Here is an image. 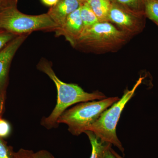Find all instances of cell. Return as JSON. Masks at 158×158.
I'll use <instances>...</instances> for the list:
<instances>
[{
	"label": "cell",
	"mask_w": 158,
	"mask_h": 158,
	"mask_svg": "<svg viewBox=\"0 0 158 158\" xmlns=\"http://www.w3.org/2000/svg\"><path fill=\"white\" fill-rule=\"evenodd\" d=\"M29 34L19 35L0 50V90L6 92L8 74L11 61Z\"/></svg>",
	"instance_id": "cell-7"
},
{
	"label": "cell",
	"mask_w": 158,
	"mask_h": 158,
	"mask_svg": "<svg viewBox=\"0 0 158 158\" xmlns=\"http://www.w3.org/2000/svg\"><path fill=\"white\" fill-rule=\"evenodd\" d=\"M37 68L53 81L57 91L56 106L49 116L44 117L41 120V124L47 129L58 127L57 122L59 117L72 105L106 98L105 94L99 91L88 93L78 85L62 81L54 72L51 64L45 60H41L38 63Z\"/></svg>",
	"instance_id": "cell-1"
},
{
	"label": "cell",
	"mask_w": 158,
	"mask_h": 158,
	"mask_svg": "<svg viewBox=\"0 0 158 158\" xmlns=\"http://www.w3.org/2000/svg\"><path fill=\"white\" fill-rule=\"evenodd\" d=\"M11 132V126L10 123L2 118H0V137L2 138H7Z\"/></svg>",
	"instance_id": "cell-17"
},
{
	"label": "cell",
	"mask_w": 158,
	"mask_h": 158,
	"mask_svg": "<svg viewBox=\"0 0 158 158\" xmlns=\"http://www.w3.org/2000/svg\"><path fill=\"white\" fill-rule=\"evenodd\" d=\"M15 153L13 148L0 137V158H16Z\"/></svg>",
	"instance_id": "cell-15"
},
{
	"label": "cell",
	"mask_w": 158,
	"mask_h": 158,
	"mask_svg": "<svg viewBox=\"0 0 158 158\" xmlns=\"http://www.w3.org/2000/svg\"><path fill=\"white\" fill-rule=\"evenodd\" d=\"M31 158H55L50 152L45 150H41L33 152Z\"/></svg>",
	"instance_id": "cell-18"
},
{
	"label": "cell",
	"mask_w": 158,
	"mask_h": 158,
	"mask_svg": "<svg viewBox=\"0 0 158 158\" xmlns=\"http://www.w3.org/2000/svg\"><path fill=\"white\" fill-rule=\"evenodd\" d=\"M144 4L146 16L158 25V1L144 0Z\"/></svg>",
	"instance_id": "cell-13"
},
{
	"label": "cell",
	"mask_w": 158,
	"mask_h": 158,
	"mask_svg": "<svg viewBox=\"0 0 158 158\" xmlns=\"http://www.w3.org/2000/svg\"><path fill=\"white\" fill-rule=\"evenodd\" d=\"M127 36L109 22H99L85 28L74 47L94 52H112L124 44Z\"/></svg>",
	"instance_id": "cell-4"
},
{
	"label": "cell",
	"mask_w": 158,
	"mask_h": 158,
	"mask_svg": "<svg viewBox=\"0 0 158 158\" xmlns=\"http://www.w3.org/2000/svg\"><path fill=\"white\" fill-rule=\"evenodd\" d=\"M59 0H41V2L46 6H53L56 5Z\"/></svg>",
	"instance_id": "cell-22"
},
{
	"label": "cell",
	"mask_w": 158,
	"mask_h": 158,
	"mask_svg": "<svg viewBox=\"0 0 158 158\" xmlns=\"http://www.w3.org/2000/svg\"><path fill=\"white\" fill-rule=\"evenodd\" d=\"M80 15L85 28L99 22L98 19L87 2L82 4L80 7Z\"/></svg>",
	"instance_id": "cell-11"
},
{
	"label": "cell",
	"mask_w": 158,
	"mask_h": 158,
	"mask_svg": "<svg viewBox=\"0 0 158 158\" xmlns=\"http://www.w3.org/2000/svg\"><path fill=\"white\" fill-rule=\"evenodd\" d=\"M87 3L99 22H109L108 15L112 6L110 0H88Z\"/></svg>",
	"instance_id": "cell-10"
},
{
	"label": "cell",
	"mask_w": 158,
	"mask_h": 158,
	"mask_svg": "<svg viewBox=\"0 0 158 158\" xmlns=\"http://www.w3.org/2000/svg\"><path fill=\"white\" fill-rule=\"evenodd\" d=\"M6 99V92L0 90V118L2 117L5 110V101Z\"/></svg>",
	"instance_id": "cell-21"
},
{
	"label": "cell",
	"mask_w": 158,
	"mask_h": 158,
	"mask_svg": "<svg viewBox=\"0 0 158 158\" xmlns=\"http://www.w3.org/2000/svg\"><path fill=\"white\" fill-rule=\"evenodd\" d=\"M79 2H80L81 3V4H84V3H85V2H87V1H88V0H78Z\"/></svg>",
	"instance_id": "cell-24"
},
{
	"label": "cell",
	"mask_w": 158,
	"mask_h": 158,
	"mask_svg": "<svg viewBox=\"0 0 158 158\" xmlns=\"http://www.w3.org/2000/svg\"><path fill=\"white\" fill-rule=\"evenodd\" d=\"M112 151L113 154H114V156L116 157V158H123V157H121V156H119L118 153H117L114 150L112 149Z\"/></svg>",
	"instance_id": "cell-23"
},
{
	"label": "cell",
	"mask_w": 158,
	"mask_h": 158,
	"mask_svg": "<svg viewBox=\"0 0 158 158\" xmlns=\"http://www.w3.org/2000/svg\"><path fill=\"white\" fill-rule=\"evenodd\" d=\"M34 152L30 150L20 148L16 152V158H31Z\"/></svg>",
	"instance_id": "cell-20"
},
{
	"label": "cell",
	"mask_w": 158,
	"mask_h": 158,
	"mask_svg": "<svg viewBox=\"0 0 158 158\" xmlns=\"http://www.w3.org/2000/svg\"><path fill=\"white\" fill-rule=\"evenodd\" d=\"M17 36L0 29V50Z\"/></svg>",
	"instance_id": "cell-16"
},
{
	"label": "cell",
	"mask_w": 158,
	"mask_h": 158,
	"mask_svg": "<svg viewBox=\"0 0 158 158\" xmlns=\"http://www.w3.org/2000/svg\"><path fill=\"white\" fill-rule=\"evenodd\" d=\"M81 5L78 0H59L55 6L51 7L48 14L59 27L69 15L78 9Z\"/></svg>",
	"instance_id": "cell-9"
},
{
	"label": "cell",
	"mask_w": 158,
	"mask_h": 158,
	"mask_svg": "<svg viewBox=\"0 0 158 158\" xmlns=\"http://www.w3.org/2000/svg\"><path fill=\"white\" fill-rule=\"evenodd\" d=\"M143 79L142 77L139 78L131 90L126 89L121 98L109 109L105 110L96 121L86 130L92 132L102 143H110L116 146L123 154L124 148L116 135V126L126 105L132 97Z\"/></svg>",
	"instance_id": "cell-3"
},
{
	"label": "cell",
	"mask_w": 158,
	"mask_h": 158,
	"mask_svg": "<svg viewBox=\"0 0 158 158\" xmlns=\"http://www.w3.org/2000/svg\"><path fill=\"white\" fill-rule=\"evenodd\" d=\"M17 0H2L0 6V29L16 36L34 31H55L59 28L48 13L39 15L24 14L17 9Z\"/></svg>",
	"instance_id": "cell-2"
},
{
	"label": "cell",
	"mask_w": 158,
	"mask_h": 158,
	"mask_svg": "<svg viewBox=\"0 0 158 158\" xmlns=\"http://www.w3.org/2000/svg\"><path fill=\"white\" fill-rule=\"evenodd\" d=\"M115 2L123 6L130 11H135L137 13H141L143 0H113Z\"/></svg>",
	"instance_id": "cell-14"
},
{
	"label": "cell",
	"mask_w": 158,
	"mask_h": 158,
	"mask_svg": "<svg viewBox=\"0 0 158 158\" xmlns=\"http://www.w3.org/2000/svg\"><path fill=\"white\" fill-rule=\"evenodd\" d=\"M141 14L135 15L112 3L108 15V21L114 23L127 35L137 34L144 27Z\"/></svg>",
	"instance_id": "cell-6"
},
{
	"label": "cell",
	"mask_w": 158,
	"mask_h": 158,
	"mask_svg": "<svg viewBox=\"0 0 158 158\" xmlns=\"http://www.w3.org/2000/svg\"><path fill=\"white\" fill-rule=\"evenodd\" d=\"M119 99L115 97L106 98L98 101L83 102L65 110L57 123L59 125L60 123L67 125L69 131L73 135L78 136L85 132L105 110Z\"/></svg>",
	"instance_id": "cell-5"
},
{
	"label": "cell",
	"mask_w": 158,
	"mask_h": 158,
	"mask_svg": "<svg viewBox=\"0 0 158 158\" xmlns=\"http://www.w3.org/2000/svg\"><path fill=\"white\" fill-rule=\"evenodd\" d=\"M157 1H158V0H157Z\"/></svg>",
	"instance_id": "cell-26"
},
{
	"label": "cell",
	"mask_w": 158,
	"mask_h": 158,
	"mask_svg": "<svg viewBox=\"0 0 158 158\" xmlns=\"http://www.w3.org/2000/svg\"></svg>",
	"instance_id": "cell-27"
},
{
	"label": "cell",
	"mask_w": 158,
	"mask_h": 158,
	"mask_svg": "<svg viewBox=\"0 0 158 158\" xmlns=\"http://www.w3.org/2000/svg\"><path fill=\"white\" fill-rule=\"evenodd\" d=\"M88 135L92 146V152L90 158H99L106 146L107 143H102L90 131L85 132Z\"/></svg>",
	"instance_id": "cell-12"
},
{
	"label": "cell",
	"mask_w": 158,
	"mask_h": 158,
	"mask_svg": "<svg viewBox=\"0 0 158 158\" xmlns=\"http://www.w3.org/2000/svg\"><path fill=\"white\" fill-rule=\"evenodd\" d=\"M112 144L108 143L99 158H116L112 151Z\"/></svg>",
	"instance_id": "cell-19"
},
{
	"label": "cell",
	"mask_w": 158,
	"mask_h": 158,
	"mask_svg": "<svg viewBox=\"0 0 158 158\" xmlns=\"http://www.w3.org/2000/svg\"><path fill=\"white\" fill-rule=\"evenodd\" d=\"M2 0H0V6H1V3H2Z\"/></svg>",
	"instance_id": "cell-25"
},
{
	"label": "cell",
	"mask_w": 158,
	"mask_h": 158,
	"mask_svg": "<svg viewBox=\"0 0 158 158\" xmlns=\"http://www.w3.org/2000/svg\"><path fill=\"white\" fill-rule=\"evenodd\" d=\"M85 30L80 8L69 15L61 27L55 31L56 36H63L73 47Z\"/></svg>",
	"instance_id": "cell-8"
}]
</instances>
